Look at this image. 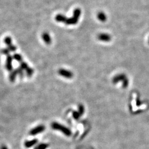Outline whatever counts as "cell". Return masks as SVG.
<instances>
[{
  "instance_id": "6da1fadb",
  "label": "cell",
  "mask_w": 149,
  "mask_h": 149,
  "mask_svg": "<svg viewBox=\"0 0 149 149\" xmlns=\"http://www.w3.org/2000/svg\"><path fill=\"white\" fill-rule=\"evenodd\" d=\"M51 128L54 130H56L62 132L66 136H70L71 135L72 132L70 130V129L65 127L64 125L59 124L57 122H53L51 124Z\"/></svg>"
},
{
  "instance_id": "7a4b0ae2",
  "label": "cell",
  "mask_w": 149,
  "mask_h": 149,
  "mask_svg": "<svg viewBox=\"0 0 149 149\" xmlns=\"http://www.w3.org/2000/svg\"><path fill=\"white\" fill-rule=\"evenodd\" d=\"M81 13V12L80 9L77 8L75 9L73 16L70 18H67V20L65 22L66 24L67 25H74L76 24L78 22V21H79Z\"/></svg>"
},
{
  "instance_id": "3957f363",
  "label": "cell",
  "mask_w": 149,
  "mask_h": 149,
  "mask_svg": "<svg viewBox=\"0 0 149 149\" xmlns=\"http://www.w3.org/2000/svg\"><path fill=\"white\" fill-rule=\"evenodd\" d=\"M45 127H44V125H38V127H35L34 128L32 129V130H30V131H29V134L30 135L35 136L37 134L43 132L45 130Z\"/></svg>"
},
{
  "instance_id": "277c9868",
  "label": "cell",
  "mask_w": 149,
  "mask_h": 149,
  "mask_svg": "<svg viewBox=\"0 0 149 149\" xmlns=\"http://www.w3.org/2000/svg\"><path fill=\"white\" fill-rule=\"evenodd\" d=\"M13 56L11 55L7 56L6 61L5 67L6 70L9 72H11L13 70V66H12V61H13Z\"/></svg>"
},
{
  "instance_id": "5b68a950",
  "label": "cell",
  "mask_w": 149,
  "mask_h": 149,
  "mask_svg": "<svg viewBox=\"0 0 149 149\" xmlns=\"http://www.w3.org/2000/svg\"><path fill=\"white\" fill-rule=\"evenodd\" d=\"M58 74L63 77H64L66 79H71L73 77V74L70 71L63 69V68H60L58 71Z\"/></svg>"
},
{
  "instance_id": "8992f818",
  "label": "cell",
  "mask_w": 149,
  "mask_h": 149,
  "mask_svg": "<svg viewBox=\"0 0 149 149\" xmlns=\"http://www.w3.org/2000/svg\"><path fill=\"white\" fill-rule=\"evenodd\" d=\"M42 37L45 43L48 45H49L51 43V37L48 32H44L43 33Z\"/></svg>"
},
{
  "instance_id": "52a82bcc",
  "label": "cell",
  "mask_w": 149,
  "mask_h": 149,
  "mask_svg": "<svg viewBox=\"0 0 149 149\" xmlns=\"http://www.w3.org/2000/svg\"><path fill=\"white\" fill-rule=\"evenodd\" d=\"M38 140L36 139H33V140H31L27 141L25 142L24 146H25V148H30L32 147V146H34L35 145H36V144L38 143Z\"/></svg>"
},
{
  "instance_id": "ba28073f",
  "label": "cell",
  "mask_w": 149,
  "mask_h": 149,
  "mask_svg": "<svg viewBox=\"0 0 149 149\" xmlns=\"http://www.w3.org/2000/svg\"><path fill=\"white\" fill-rule=\"evenodd\" d=\"M17 75H18V72H17V69L12 71L9 73V81L12 82H15Z\"/></svg>"
},
{
  "instance_id": "9c48e42d",
  "label": "cell",
  "mask_w": 149,
  "mask_h": 149,
  "mask_svg": "<svg viewBox=\"0 0 149 149\" xmlns=\"http://www.w3.org/2000/svg\"><path fill=\"white\" fill-rule=\"evenodd\" d=\"M55 20L58 22L65 23L66 20H67V18L64 15H61V14H59V15H57L55 17Z\"/></svg>"
},
{
  "instance_id": "30bf717a",
  "label": "cell",
  "mask_w": 149,
  "mask_h": 149,
  "mask_svg": "<svg viewBox=\"0 0 149 149\" xmlns=\"http://www.w3.org/2000/svg\"><path fill=\"white\" fill-rule=\"evenodd\" d=\"M99 39L103 41H109L110 39L109 35L107 34H101L98 36Z\"/></svg>"
},
{
  "instance_id": "8fae6325",
  "label": "cell",
  "mask_w": 149,
  "mask_h": 149,
  "mask_svg": "<svg viewBox=\"0 0 149 149\" xmlns=\"http://www.w3.org/2000/svg\"><path fill=\"white\" fill-rule=\"evenodd\" d=\"M49 144L46 143L39 144L37 146H35L34 149H46L49 147Z\"/></svg>"
},
{
  "instance_id": "7c38bea8",
  "label": "cell",
  "mask_w": 149,
  "mask_h": 149,
  "mask_svg": "<svg viewBox=\"0 0 149 149\" xmlns=\"http://www.w3.org/2000/svg\"><path fill=\"white\" fill-rule=\"evenodd\" d=\"M13 58L15 59V60H16L17 61H18V62H22V60H23V58H22V56H21V54H17V53H16L13 55Z\"/></svg>"
},
{
  "instance_id": "4fadbf2b",
  "label": "cell",
  "mask_w": 149,
  "mask_h": 149,
  "mask_svg": "<svg viewBox=\"0 0 149 149\" xmlns=\"http://www.w3.org/2000/svg\"><path fill=\"white\" fill-rule=\"evenodd\" d=\"M33 74H34V70H33V68L29 67L25 70V74L28 77H30L32 76Z\"/></svg>"
},
{
  "instance_id": "5bb4252c",
  "label": "cell",
  "mask_w": 149,
  "mask_h": 149,
  "mask_svg": "<svg viewBox=\"0 0 149 149\" xmlns=\"http://www.w3.org/2000/svg\"><path fill=\"white\" fill-rule=\"evenodd\" d=\"M97 17L99 19V20L102 21V22H105L106 20V18H107L105 14L103 12H99L98 14Z\"/></svg>"
},
{
  "instance_id": "9a60e30c",
  "label": "cell",
  "mask_w": 149,
  "mask_h": 149,
  "mask_svg": "<svg viewBox=\"0 0 149 149\" xmlns=\"http://www.w3.org/2000/svg\"><path fill=\"white\" fill-rule=\"evenodd\" d=\"M4 42L7 45V46H10L12 44V39L10 37H6L4 38Z\"/></svg>"
},
{
  "instance_id": "2e32d148",
  "label": "cell",
  "mask_w": 149,
  "mask_h": 149,
  "mask_svg": "<svg viewBox=\"0 0 149 149\" xmlns=\"http://www.w3.org/2000/svg\"><path fill=\"white\" fill-rule=\"evenodd\" d=\"M17 71L18 75L20 76V77L21 78V79L24 77V70H23L22 68H21L20 67H19L17 68Z\"/></svg>"
},
{
  "instance_id": "e0dca14e",
  "label": "cell",
  "mask_w": 149,
  "mask_h": 149,
  "mask_svg": "<svg viewBox=\"0 0 149 149\" xmlns=\"http://www.w3.org/2000/svg\"><path fill=\"white\" fill-rule=\"evenodd\" d=\"M20 67L21 68H22L23 70L25 71L28 67H29V66H28V65L27 63L24 62V61H22V62L21 63Z\"/></svg>"
},
{
  "instance_id": "ac0fdd59",
  "label": "cell",
  "mask_w": 149,
  "mask_h": 149,
  "mask_svg": "<svg viewBox=\"0 0 149 149\" xmlns=\"http://www.w3.org/2000/svg\"><path fill=\"white\" fill-rule=\"evenodd\" d=\"M72 115L75 119L77 120L79 119L80 117L81 116V114H80V113L79 112H76V111H74V112L72 113Z\"/></svg>"
},
{
  "instance_id": "d6986e66",
  "label": "cell",
  "mask_w": 149,
  "mask_h": 149,
  "mask_svg": "<svg viewBox=\"0 0 149 149\" xmlns=\"http://www.w3.org/2000/svg\"><path fill=\"white\" fill-rule=\"evenodd\" d=\"M1 52L2 53V54H4V55L8 56L9 55V52H10V51H9V50L8 48H4L2 49Z\"/></svg>"
},
{
  "instance_id": "ffe728a7",
  "label": "cell",
  "mask_w": 149,
  "mask_h": 149,
  "mask_svg": "<svg viewBox=\"0 0 149 149\" xmlns=\"http://www.w3.org/2000/svg\"><path fill=\"white\" fill-rule=\"evenodd\" d=\"M8 49L9 50V51L11 52H15L17 50L16 46L15 45L12 44L11 45L8 46Z\"/></svg>"
},
{
  "instance_id": "44dd1931",
  "label": "cell",
  "mask_w": 149,
  "mask_h": 149,
  "mask_svg": "<svg viewBox=\"0 0 149 149\" xmlns=\"http://www.w3.org/2000/svg\"><path fill=\"white\" fill-rule=\"evenodd\" d=\"M79 112L80 113V114H81V115H82L83 114H84V108L82 105L79 106Z\"/></svg>"
},
{
  "instance_id": "7402d4cb",
  "label": "cell",
  "mask_w": 149,
  "mask_h": 149,
  "mask_svg": "<svg viewBox=\"0 0 149 149\" xmlns=\"http://www.w3.org/2000/svg\"><path fill=\"white\" fill-rule=\"evenodd\" d=\"M1 149H8V148H7V146L3 145V146H1Z\"/></svg>"
}]
</instances>
